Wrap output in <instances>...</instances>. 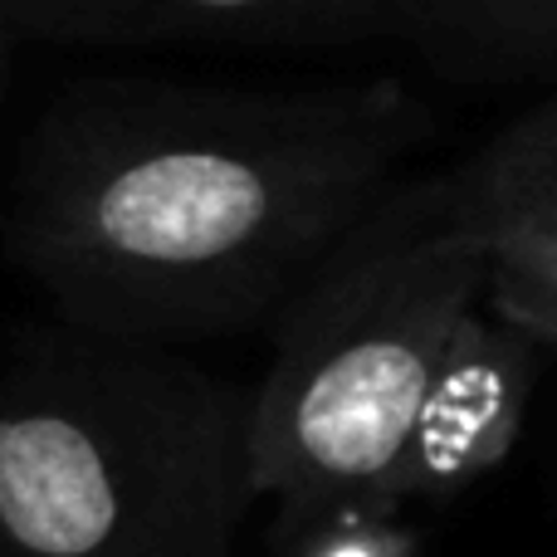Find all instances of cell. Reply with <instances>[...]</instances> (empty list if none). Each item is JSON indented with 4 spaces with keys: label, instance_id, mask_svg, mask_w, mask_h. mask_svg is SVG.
<instances>
[{
    "label": "cell",
    "instance_id": "9",
    "mask_svg": "<svg viewBox=\"0 0 557 557\" xmlns=\"http://www.w3.org/2000/svg\"><path fill=\"white\" fill-rule=\"evenodd\" d=\"M470 235L490 260L484 304L509 323L529 327L533 337L557 327V225L513 221Z\"/></svg>",
    "mask_w": 557,
    "mask_h": 557
},
{
    "label": "cell",
    "instance_id": "8",
    "mask_svg": "<svg viewBox=\"0 0 557 557\" xmlns=\"http://www.w3.org/2000/svg\"><path fill=\"white\" fill-rule=\"evenodd\" d=\"M270 557H425V539L406 519V499L382 484L278 499L264 539Z\"/></svg>",
    "mask_w": 557,
    "mask_h": 557
},
{
    "label": "cell",
    "instance_id": "6",
    "mask_svg": "<svg viewBox=\"0 0 557 557\" xmlns=\"http://www.w3.org/2000/svg\"><path fill=\"white\" fill-rule=\"evenodd\" d=\"M401 45L455 84H557V0H392Z\"/></svg>",
    "mask_w": 557,
    "mask_h": 557
},
{
    "label": "cell",
    "instance_id": "4",
    "mask_svg": "<svg viewBox=\"0 0 557 557\" xmlns=\"http://www.w3.org/2000/svg\"><path fill=\"white\" fill-rule=\"evenodd\" d=\"M539 347L529 327L499 318L494 308H474L455 327L416 411L411 441L382 490L406 504H450L499 470L523 431Z\"/></svg>",
    "mask_w": 557,
    "mask_h": 557
},
{
    "label": "cell",
    "instance_id": "7",
    "mask_svg": "<svg viewBox=\"0 0 557 557\" xmlns=\"http://www.w3.org/2000/svg\"><path fill=\"white\" fill-rule=\"evenodd\" d=\"M445 196L460 231L513 221L557 225V84L504 133H494L470 162L445 172Z\"/></svg>",
    "mask_w": 557,
    "mask_h": 557
},
{
    "label": "cell",
    "instance_id": "2",
    "mask_svg": "<svg viewBox=\"0 0 557 557\" xmlns=\"http://www.w3.org/2000/svg\"><path fill=\"white\" fill-rule=\"evenodd\" d=\"M260 499L250 392L54 318L0 367V557H231Z\"/></svg>",
    "mask_w": 557,
    "mask_h": 557
},
{
    "label": "cell",
    "instance_id": "3",
    "mask_svg": "<svg viewBox=\"0 0 557 557\" xmlns=\"http://www.w3.org/2000/svg\"><path fill=\"white\" fill-rule=\"evenodd\" d=\"M484 288L490 260L455 225L445 172L396 182L270 327L274 352L250 392L260 494L278 504L382 484Z\"/></svg>",
    "mask_w": 557,
    "mask_h": 557
},
{
    "label": "cell",
    "instance_id": "10",
    "mask_svg": "<svg viewBox=\"0 0 557 557\" xmlns=\"http://www.w3.org/2000/svg\"><path fill=\"white\" fill-rule=\"evenodd\" d=\"M15 45H20V35H15V29L0 25V98H5V88H10V64H15Z\"/></svg>",
    "mask_w": 557,
    "mask_h": 557
},
{
    "label": "cell",
    "instance_id": "1",
    "mask_svg": "<svg viewBox=\"0 0 557 557\" xmlns=\"http://www.w3.org/2000/svg\"><path fill=\"white\" fill-rule=\"evenodd\" d=\"M425 137L431 108L392 74L84 78L20 143L0 245L78 327L162 347L240 337L274 327Z\"/></svg>",
    "mask_w": 557,
    "mask_h": 557
},
{
    "label": "cell",
    "instance_id": "11",
    "mask_svg": "<svg viewBox=\"0 0 557 557\" xmlns=\"http://www.w3.org/2000/svg\"><path fill=\"white\" fill-rule=\"evenodd\" d=\"M539 343H543V347H553V352H557V327H548V333H539Z\"/></svg>",
    "mask_w": 557,
    "mask_h": 557
},
{
    "label": "cell",
    "instance_id": "5",
    "mask_svg": "<svg viewBox=\"0 0 557 557\" xmlns=\"http://www.w3.org/2000/svg\"><path fill=\"white\" fill-rule=\"evenodd\" d=\"M0 25L54 45L347 49L401 39L392 0H0Z\"/></svg>",
    "mask_w": 557,
    "mask_h": 557
}]
</instances>
